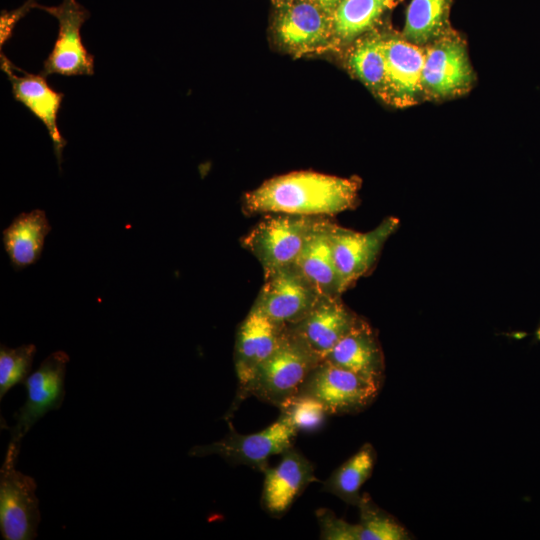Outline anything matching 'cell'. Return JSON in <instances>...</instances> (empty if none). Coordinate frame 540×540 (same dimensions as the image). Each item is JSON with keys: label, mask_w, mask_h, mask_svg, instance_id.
<instances>
[{"label": "cell", "mask_w": 540, "mask_h": 540, "mask_svg": "<svg viewBox=\"0 0 540 540\" xmlns=\"http://www.w3.org/2000/svg\"><path fill=\"white\" fill-rule=\"evenodd\" d=\"M360 180L312 171L274 177L247 192L243 209L248 214L277 213L301 216L335 215L356 205Z\"/></svg>", "instance_id": "obj_1"}, {"label": "cell", "mask_w": 540, "mask_h": 540, "mask_svg": "<svg viewBox=\"0 0 540 540\" xmlns=\"http://www.w3.org/2000/svg\"><path fill=\"white\" fill-rule=\"evenodd\" d=\"M321 360L288 328L274 352L240 390L224 415L229 420L240 403L254 396L280 408L296 395L312 369Z\"/></svg>", "instance_id": "obj_2"}, {"label": "cell", "mask_w": 540, "mask_h": 540, "mask_svg": "<svg viewBox=\"0 0 540 540\" xmlns=\"http://www.w3.org/2000/svg\"><path fill=\"white\" fill-rule=\"evenodd\" d=\"M20 445L9 442L0 470V530L5 540H31L40 522L35 480L16 469Z\"/></svg>", "instance_id": "obj_3"}, {"label": "cell", "mask_w": 540, "mask_h": 540, "mask_svg": "<svg viewBox=\"0 0 540 540\" xmlns=\"http://www.w3.org/2000/svg\"><path fill=\"white\" fill-rule=\"evenodd\" d=\"M227 422L229 432L222 439L194 446L188 454L191 457L218 455L229 464L246 465L264 473L269 467V458L292 447L298 433L282 415L265 429L252 434H240L229 420Z\"/></svg>", "instance_id": "obj_4"}, {"label": "cell", "mask_w": 540, "mask_h": 540, "mask_svg": "<svg viewBox=\"0 0 540 540\" xmlns=\"http://www.w3.org/2000/svg\"><path fill=\"white\" fill-rule=\"evenodd\" d=\"M317 217H267L242 238V245L260 262L264 276L294 266Z\"/></svg>", "instance_id": "obj_5"}, {"label": "cell", "mask_w": 540, "mask_h": 540, "mask_svg": "<svg viewBox=\"0 0 540 540\" xmlns=\"http://www.w3.org/2000/svg\"><path fill=\"white\" fill-rule=\"evenodd\" d=\"M273 34L277 44L295 56L334 46L332 17L311 0H278Z\"/></svg>", "instance_id": "obj_6"}, {"label": "cell", "mask_w": 540, "mask_h": 540, "mask_svg": "<svg viewBox=\"0 0 540 540\" xmlns=\"http://www.w3.org/2000/svg\"><path fill=\"white\" fill-rule=\"evenodd\" d=\"M380 388L362 376L322 360L309 373L298 393L320 400L331 416L361 412L375 400Z\"/></svg>", "instance_id": "obj_7"}, {"label": "cell", "mask_w": 540, "mask_h": 540, "mask_svg": "<svg viewBox=\"0 0 540 540\" xmlns=\"http://www.w3.org/2000/svg\"><path fill=\"white\" fill-rule=\"evenodd\" d=\"M35 8L54 16L59 24L58 36L54 47L45 59L41 74L62 76L93 75L94 56L91 55L81 40L80 29L89 17L88 10L76 0H63L57 6Z\"/></svg>", "instance_id": "obj_8"}, {"label": "cell", "mask_w": 540, "mask_h": 540, "mask_svg": "<svg viewBox=\"0 0 540 540\" xmlns=\"http://www.w3.org/2000/svg\"><path fill=\"white\" fill-rule=\"evenodd\" d=\"M265 282L252 305L276 323L292 326L304 319L321 296L295 266L277 270Z\"/></svg>", "instance_id": "obj_9"}, {"label": "cell", "mask_w": 540, "mask_h": 540, "mask_svg": "<svg viewBox=\"0 0 540 540\" xmlns=\"http://www.w3.org/2000/svg\"><path fill=\"white\" fill-rule=\"evenodd\" d=\"M398 227L395 217H387L365 233L332 224L331 246L343 291L372 269L384 243Z\"/></svg>", "instance_id": "obj_10"}, {"label": "cell", "mask_w": 540, "mask_h": 540, "mask_svg": "<svg viewBox=\"0 0 540 540\" xmlns=\"http://www.w3.org/2000/svg\"><path fill=\"white\" fill-rule=\"evenodd\" d=\"M68 362L69 356L64 351H55L23 382L27 398L14 416L16 424L11 429V442L21 445L23 437L40 418L61 407Z\"/></svg>", "instance_id": "obj_11"}, {"label": "cell", "mask_w": 540, "mask_h": 540, "mask_svg": "<svg viewBox=\"0 0 540 540\" xmlns=\"http://www.w3.org/2000/svg\"><path fill=\"white\" fill-rule=\"evenodd\" d=\"M472 69L462 41L444 34L425 49L423 91L436 98L465 91L472 81Z\"/></svg>", "instance_id": "obj_12"}, {"label": "cell", "mask_w": 540, "mask_h": 540, "mask_svg": "<svg viewBox=\"0 0 540 540\" xmlns=\"http://www.w3.org/2000/svg\"><path fill=\"white\" fill-rule=\"evenodd\" d=\"M275 467H268L260 504L274 518L283 517L313 482H318L313 464L293 446L285 450Z\"/></svg>", "instance_id": "obj_13"}, {"label": "cell", "mask_w": 540, "mask_h": 540, "mask_svg": "<svg viewBox=\"0 0 540 540\" xmlns=\"http://www.w3.org/2000/svg\"><path fill=\"white\" fill-rule=\"evenodd\" d=\"M386 77L381 97L397 106L415 102L424 92L422 74L425 49L404 37L384 36Z\"/></svg>", "instance_id": "obj_14"}, {"label": "cell", "mask_w": 540, "mask_h": 540, "mask_svg": "<svg viewBox=\"0 0 540 540\" xmlns=\"http://www.w3.org/2000/svg\"><path fill=\"white\" fill-rule=\"evenodd\" d=\"M360 318L341 296H324L304 319L288 328L322 361Z\"/></svg>", "instance_id": "obj_15"}, {"label": "cell", "mask_w": 540, "mask_h": 540, "mask_svg": "<svg viewBox=\"0 0 540 540\" xmlns=\"http://www.w3.org/2000/svg\"><path fill=\"white\" fill-rule=\"evenodd\" d=\"M287 326L274 322L251 307L239 324L234 347L238 389H242L279 345Z\"/></svg>", "instance_id": "obj_16"}, {"label": "cell", "mask_w": 540, "mask_h": 540, "mask_svg": "<svg viewBox=\"0 0 540 540\" xmlns=\"http://www.w3.org/2000/svg\"><path fill=\"white\" fill-rule=\"evenodd\" d=\"M1 69L11 83L15 100L26 106L46 126L58 165L61 166L66 140L58 129L57 114L64 95L52 89L41 73L31 74L22 71V76L16 75L13 63L2 52Z\"/></svg>", "instance_id": "obj_17"}, {"label": "cell", "mask_w": 540, "mask_h": 540, "mask_svg": "<svg viewBox=\"0 0 540 540\" xmlns=\"http://www.w3.org/2000/svg\"><path fill=\"white\" fill-rule=\"evenodd\" d=\"M324 360L382 386L385 373L383 350L375 330L362 317Z\"/></svg>", "instance_id": "obj_18"}, {"label": "cell", "mask_w": 540, "mask_h": 540, "mask_svg": "<svg viewBox=\"0 0 540 540\" xmlns=\"http://www.w3.org/2000/svg\"><path fill=\"white\" fill-rule=\"evenodd\" d=\"M332 224L326 217H317L294 265L315 290L325 297L341 296L344 292L332 252Z\"/></svg>", "instance_id": "obj_19"}, {"label": "cell", "mask_w": 540, "mask_h": 540, "mask_svg": "<svg viewBox=\"0 0 540 540\" xmlns=\"http://www.w3.org/2000/svg\"><path fill=\"white\" fill-rule=\"evenodd\" d=\"M51 226L43 210L22 212L2 232L4 249L15 270L35 263Z\"/></svg>", "instance_id": "obj_20"}, {"label": "cell", "mask_w": 540, "mask_h": 540, "mask_svg": "<svg viewBox=\"0 0 540 540\" xmlns=\"http://www.w3.org/2000/svg\"><path fill=\"white\" fill-rule=\"evenodd\" d=\"M393 4L394 0H342L332 15L334 45L368 33Z\"/></svg>", "instance_id": "obj_21"}, {"label": "cell", "mask_w": 540, "mask_h": 540, "mask_svg": "<svg viewBox=\"0 0 540 540\" xmlns=\"http://www.w3.org/2000/svg\"><path fill=\"white\" fill-rule=\"evenodd\" d=\"M375 462V448L365 443L331 473L321 490L333 494L348 505L357 506L362 497L360 490L371 477Z\"/></svg>", "instance_id": "obj_22"}, {"label": "cell", "mask_w": 540, "mask_h": 540, "mask_svg": "<svg viewBox=\"0 0 540 540\" xmlns=\"http://www.w3.org/2000/svg\"><path fill=\"white\" fill-rule=\"evenodd\" d=\"M353 42L347 56L349 70L381 97L386 77L384 36L368 32Z\"/></svg>", "instance_id": "obj_23"}, {"label": "cell", "mask_w": 540, "mask_h": 540, "mask_svg": "<svg viewBox=\"0 0 540 540\" xmlns=\"http://www.w3.org/2000/svg\"><path fill=\"white\" fill-rule=\"evenodd\" d=\"M450 3L451 0H411L403 37L421 46L446 34Z\"/></svg>", "instance_id": "obj_24"}, {"label": "cell", "mask_w": 540, "mask_h": 540, "mask_svg": "<svg viewBox=\"0 0 540 540\" xmlns=\"http://www.w3.org/2000/svg\"><path fill=\"white\" fill-rule=\"evenodd\" d=\"M359 509L360 540L411 539L406 528L391 514L381 509L367 493L357 505Z\"/></svg>", "instance_id": "obj_25"}, {"label": "cell", "mask_w": 540, "mask_h": 540, "mask_svg": "<svg viewBox=\"0 0 540 540\" xmlns=\"http://www.w3.org/2000/svg\"><path fill=\"white\" fill-rule=\"evenodd\" d=\"M280 415L288 419L298 431L312 432L319 429L330 416L325 405L317 398L297 393L280 408Z\"/></svg>", "instance_id": "obj_26"}, {"label": "cell", "mask_w": 540, "mask_h": 540, "mask_svg": "<svg viewBox=\"0 0 540 540\" xmlns=\"http://www.w3.org/2000/svg\"><path fill=\"white\" fill-rule=\"evenodd\" d=\"M36 346L24 344L16 348L0 347V398L16 384L23 383L31 370Z\"/></svg>", "instance_id": "obj_27"}, {"label": "cell", "mask_w": 540, "mask_h": 540, "mask_svg": "<svg viewBox=\"0 0 540 540\" xmlns=\"http://www.w3.org/2000/svg\"><path fill=\"white\" fill-rule=\"evenodd\" d=\"M320 528V539L323 540H360L359 524H352L338 518L327 508L315 512Z\"/></svg>", "instance_id": "obj_28"}, {"label": "cell", "mask_w": 540, "mask_h": 540, "mask_svg": "<svg viewBox=\"0 0 540 540\" xmlns=\"http://www.w3.org/2000/svg\"><path fill=\"white\" fill-rule=\"evenodd\" d=\"M36 0H27L22 6L12 10L1 11L0 16V48L2 52L3 45L11 38L13 29L17 22L23 18L29 11L35 8Z\"/></svg>", "instance_id": "obj_29"}, {"label": "cell", "mask_w": 540, "mask_h": 540, "mask_svg": "<svg viewBox=\"0 0 540 540\" xmlns=\"http://www.w3.org/2000/svg\"><path fill=\"white\" fill-rule=\"evenodd\" d=\"M320 6L329 16L332 17L334 11L342 0H311Z\"/></svg>", "instance_id": "obj_30"}, {"label": "cell", "mask_w": 540, "mask_h": 540, "mask_svg": "<svg viewBox=\"0 0 540 540\" xmlns=\"http://www.w3.org/2000/svg\"><path fill=\"white\" fill-rule=\"evenodd\" d=\"M535 334H536V338L540 341V324L538 325V328Z\"/></svg>", "instance_id": "obj_31"}]
</instances>
